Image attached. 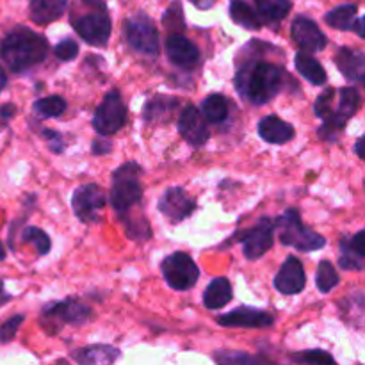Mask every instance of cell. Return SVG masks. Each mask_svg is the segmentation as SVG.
Here are the masks:
<instances>
[{
	"label": "cell",
	"mask_w": 365,
	"mask_h": 365,
	"mask_svg": "<svg viewBox=\"0 0 365 365\" xmlns=\"http://www.w3.org/2000/svg\"><path fill=\"white\" fill-rule=\"evenodd\" d=\"M291 38L303 52H321L327 48V34L309 16H296L291 25Z\"/></svg>",
	"instance_id": "12"
},
{
	"label": "cell",
	"mask_w": 365,
	"mask_h": 365,
	"mask_svg": "<svg viewBox=\"0 0 365 365\" xmlns=\"http://www.w3.org/2000/svg\"><path fill=\"white\" fill-rule=\"evenodd\" d=\"M43 135L50 141V148H52L53 153H61L64 148V141L63 135L56 130H43Z\"/></svg>",
	"instance_id": "40"
},
{
	"label": "cell",
	"mask_w": 365,
	"mask_h": 365,
	"mask_svg": "<svg viewBox=\"0 0 365 365\" xmlns=\"http://www.w3.org/2000/svg\"><path fill=\"white\" fill-rule=\"evenodd\" d=\"M353 31H356V34H359L360 38H365L364 18H362V16H356V21H355V27H353Z\"/></svg>",
	"instance_id": "45"
},
{
	"label": "cell",
	"mask_w": 365,
	"mask_h": 365,
	"mask_svg": "<svg viewBox=\"0 0 365 365\" xmlns=\"http://www.w3.org/2000/svg\"><path fill=\"white\" fill-rule=\"evenodd\" d=\"M257 13L264 21H282L291 11V0H255Z\"/></svg>",
	"instance_id": "29"
},
{
	"label": "cell",
	"mask_w": 365,
	"mask_h": 365,
	"mask_svg": "<svg viewBox=\"0 0 365 365\" xmlns=\"http://www.w3.org/2000/svg\"><path fill=\"white\" fill-rule=\"evenodd\" d=\"M202 114L210 123H223L228 118V100L220 93H212L202 102Z\"/></svg>",
	"instance_id": "28"
},
{
	"label": "cell",
	"mask_w": 365,
	"mask_h": 365,
	"mask_svg": "<svg viewBox=\"0 0 365 365\" xmlns=\"http://www.w3.org/2000/svg\"><path fill=\"white\" fill-rule=\"evenodd\" d=\"M163 24H164V27L171 32V34L185 31L184 9H182V4L178 2V0L171 2V6L168 7L166 13L163 14Z\"/></svg>",
	"instance_id": "34"
},
{
	"label": "cell",
	"mask_w": 365,
	"mask_h": 365,
	"mask_svg": "<svg viewBox=\"0 0 365 365\" xmlns=\"http://www.w3.org/2000/svg\"><path fill=\"white\" fill-rule=\"evenodd\" d=\"M11 298H13V296L6 291V287H4V282L0 280V307H4L6 303H9Z\"/></svg>",
	"instance_id": "44"
},
{
	"label": "cell",
	"mask_w": 365,
	"mask_h": 365,
	"mask_svg": "<svg viewBox=\"0 0 365 365\" xmlns=\"http://www.w3.org/2000/svg\"><path fill=\"white\" fill-rule=\"evenodd\" d=\"M356 13H359L356 4H342V6H337L335 9L328 11L324 14V21L331 29H337V31H353L356 21Z\"/></svg>",
	"instance_id": "27"
},
{
	"label": "cell",
	"mask_w": 365,
	"mask_h": 365,
	"mask_svg": "<svg viewBox=\"0 0 365 365\" xmlns=\"http://www.w3.org/2000/svg\"><path fill=\"white\" fill-rule=\"evenodd\" d=\"M334 100H335V89L327 88L319 96H317L316 103H314V113L317 118H324L327 114L331 113L334 109Z\"/></svg>",
	"instance_id": "38"
},
{
	"label": "cell",
	"mask_w": 365,
	"mask_h": 365,
	"mask_svg": "<svg viewBox=\"0 0 365 365\" xmlns=\"http://www.w3.org/2000/svg\"><path fill=\"white\" fill-rule=\"evenodd\" d=\"M178 132L182 138L191 146H203L209 141V127L205 123L202 110L196 109L195 106H185L178 116Z\"/></svg>",
	"instance_id": "14"
},
{
	"label": "cell",
	"mask_w": 365,
	"mask_h": 365,
	"mask_svg": "<svg viewBox=\"0 0 365 365\" xmlns=\"http://www.w3.org/2000/svg\"><path fill=\"white\" fill-rule=\"evenodd\" d=\"M7 84V77H6V71H4V68L0 66V91H2L4 88H6Z\"/></svg>",
	"instance_id": "47"
},
{
	"label": "cell",
	"mask_w": 365,
	"mask_h": 365,
	"mask_svg": "<svg viewBox=\"0 0 365 365\" xmlns=\"http://www.w3.org/2000/svg\"><path fill=\"white\" fill-rule=\"evenodd\" d=\"M93 317L91 309L75 298L46 303L41 310V327L46 334H59L66 324H84Z\"/></svg>",
	"instance_id": "6"
},
{
	"label": "cell",
	"mask_w": 365,
	"mask_h": 365,
	"mask_svg": "<svg viewBox=\"0 0 365 365\" xmlns=\"http://www.w3.org/2000/svg\"><path fill=\"white\" fill-rule=\"evenodd\" d=\"M50 45L43 34L29 27H16L0 39V61L14 73L38 66L48 56Z\"/></svg>",
	"instance_id": "2"
},
{
	"label": "cell",
	"mask_w": 365,
	"mask_h": 365,
	"mask_svg": "<svg viewBox=\"0 0 365 365\" xmlns=\"http://www.w3.org/2000/svg\"><path fill=\"white\" fill-rule=\"evenodd\" d=\"M339 273L335 269L334 264L330 260H321L319 267H317V277H316V285L323 294H328L330 291H334L339 285Z\"/></svg>",
	"instance_id": "32"
},
{
	"label": "cell",
	"mask_w": 365,
	"mask_h": 365,
	"mask_svg": "<svg viewBox=\"0 0 365 365\" xmlns=\"http://www.w3.org/2000/svg\"><path fill=\"white\" fill-rule=\"evenodd\" d=\"M289 73L282 66L267 61H248L235 73V88L253 106L271 102L284 89Z\"/></svg>",
	"instance_id": "1"
},
{
	"label": "cell",
	"mask_w": 365,
	"mask_h": 365,
	"mask_svg": "<svg viewBox=\"0 0 365 365\" xmlns=\"http://www.w3.org/2000/svg\"><path fill=\"white\" fill-rule=\"evenodd\" d=\"M189 2L195 4V6L198 7V9L207 11V9H210V7H212L214 4L217 2V0H189Z\"/></svg>",
	"instance_id": "43"
},
{
	"label": "cell",
	"mask_w": 365,
	"mask_h": 365,
	"mask_svg": "<svg viewBox=\"0 0 365 365\" xmlns=\"http://www.w3.org/2000/svg\"><path fill=\"white\" fill-rule=\"evenodd\" d=\"M14 114H16V106L14 103H4V106H0V128L9 123L14 118Z\"/></svg>",
	"instance_id": "41"
},
{
	"label": "cell",
	"mask_w": 365,
	"mask_h": 365,
	"mask_svg": "<svg viewBox=\"0 0 365 365\" xmlns=\"http://www.w3.org/2000/svg\"><path fill=\"white\" fill-rule=\"evenodd\" d=\"M110 148H113V145H110L109 139H106V135H102V138L95 139L91 145V150L95 155H103V153H109Z\"/></svg>",
	"instance_id": "42"
},
{
	"label": "cell",
	"mask_w": 365,
	"mask_h": 365,
	"mask_svg": "<svg viewBox=\"0 0 365 365\" xmlns=\"http://www.w3.org/2000/svg\"><path fill=\"white\" fill-rule=\"evenodd\" d=\"M334 63L337 64L339 71L351 82L365 81V56L362 50L341 46L335 52Z\"/></svg>",
	"instance_id": "18"
},
{
	"label": "cell",
	"mask_w": 365,
	"mask_h": 365,
	"mask_svg": "<svg viewBox=\"0 0 365 365\" xmlns=\"http://www.w3.org/2000/svg\"><path fill=\"white\" fill-rule=\"evenodd\" d=\"M53 56L59 61H64V63L66 61H73L78 56V43L75 39L64 38L63 41H59L53 46Z\"/></svg>",
	"instance_id": "37"
},
{
	"label": "cell",
	"mask_w": 365,
	"mask_h": 365,
	"mask_svg": "<svg viewBox=\"0 0 365 365\" xmlns=\"http://www.w3.org/2000/svg\"><path fill=\"white\" fill-rule=\"evenodd\" d=\"M127 123V106L118 89H110L103 102L96 107L93 116V128L98 135H114Z\"/></svg>",
	"instance_id": "8"
},
{
	"label": "cell",
	"mask_w": 365,
	"mask_h": 365,
	"mask_svg": "<svg viewBox=\"0 0 365 365\" xmlns=\"http://www.w3.org/2000/svg\"><path fill=\"white\" fill-rule=\"evenodd\" d=\"M107 205L106 192L96 184H84L77 187L71 196V207L82 223L93 225L102 220V212Z\"/></svg>",
	"instance_id": "11"
},
{
	"label": "cell",
	"mask_w": 365,
	"mask_h": 365,
	"mask_svg": "<svg viewBox=\"0 0 365 365\" xmlns=\"http://www.w3.org/2000/svg\"><path fill=\"white\" fill-rule=\"evenodd\" d=\"M234 298V291H232V284L228 278L217 277L207 285L205 292H203V305L209 310H220L227 307Z\"/></svg>",
	"instance_id": "24"
},
{
	"label": "cell",
	"mask_w": 365,
	"mask_h": 365,
	"mask_svg": "<svg viewBox=\"0 0 365 365\" xmlns=\"http://www.w3.org/2000/svg\"><path fill=\"white\" fill-rule=\"evenodd\" d=\"M364 235L365 232L360 230L359 234L353 235V237H344L341 241V259H339V266H341L342 269L346 271L364 269V260H365Z\"/></svg>",
	"instance_id": "20"
},
{
	"label": "cell",
	"mask_w": 365,
	"mask_h": 365,
	"mask_svg": "<svg viewBox=\"0 0 365 365\" xmlns=\"http://www.w3.org/2000/svg\"><path fill=\"white\" fill-rule=\"evenodd\" d=\"M32 109L41 118H57L66 110V100L63 96H46V98H38L32 103Z\"/></svg>",
	"instance_id": "31"
},
{
	"label": "cell",
	"mask_w": 365,
	"mask_h": 365,
	"mask_svg": "<svg viewBox=\"0 0 365 365\" xmlns=\"http://www.w3.org/2000/svg\"><path fill=\"white\" fill-rule=\"evenodd\" d=\"M71 359L82 365H109L120 359V349L109 344H93L73 351Z\"/></svg>",
	"instance_id": "22"
},
{
	"label": "cell",
	"mask_w": 365,
	"mask_h": 365,
	"mask_svg": "<svg viewBox=\"0 0 365 365\" xmlns=\"http://www.w3.org/2000/svg\"><path fill=\"white\" fill-rule=\"evenodd\" d=\"M123 38L127 45L141 56L155 57L159 53V32L145 13H138L125 20Z\"/></svg>",
	"instance_id": "7"
},
{
	"label": "cell",
	"mask_w": 365,
	"mask_h": 365,
	"mask_svg": "<svg viewBox=\"0 0 365 365\" xmlns=\"http://www.w3.org/2000/svg\"><path fill=\"white\" fill-rule=\"evenodd\" d=\"M21 242H27L36 248L39 255H46L52 248V241H50L48 234L38 227H25L20 234Z\"/></svg>",
	"instance_id": "33"
},
{
	"label": "cell",
	"mask_w": 365,
	"mask_h": 365,
	"mask_svg": "<svg viewBox=\"0 0 365 365\" xmlns=\"http://www.w3.org/2000/svg\"><path fill=\"white\" fill-rule=\"evenodd\" d=\"M360 107V91L356 88H341L339 89V102L337 107L334 106V109L337 114L344 116L346 120H349L351 116H355V113Z\"/></svg>",
	"instance_id": "30"
},
{
	"label": "cell",
	"mask_w": 365,
	"mask_h": 365,
	"mask_svg": "<svg viewBox=\"0 0 365 365\" xmlns=\"http://www.w3.org/2000/svg\"><path fill=\"white\" fill-rule=\"evenodd\" d=\"M230 18L234 20V24L241 25L242 29H248V31H259L264 25L262 16L255 9H252V6L246 4L245 0H232Z\"/></svg>",
	"instance_id": "26"
},
{
	"label": "cell",
	"mask_w": 365,
	"mask_h": 365,
	"mask_svg": "<svg viewBox=\"0 0 365 365\" xmlns=\"http://www.w3.org/2000/svg\"><path fill=\"white\" fill-rule=\"evenodd\" d=\"M234 239L242 245V252L248 260H257L266 255L274 242V221L271 217H260L252 228L235 232Z\"/></svg>",
	"instance_id": "10"
},
{
	"label": "cell",
	"mask_w": 365,
	"mask_h": 365,
	"mask_svg": "<svg viewBox=\"0 0 365 365\" xmlns=\"http://www.w3.org/2000/svg\"><path fill=\"white\" fill-rule=\"evenodd\" d=\"M71 27L82 41L91 46H106L109 43L113 24L106 0H77L70 14Z\"/></svg>",
	"instance_id": "3"
},
{
	"label": "cell",
	"mask_w": 365,
	"mask_h": 365,
	"mask_svg": "<svg viewBox=\"0 0 365 365\" xmlns=\"http://www.w3.org/2000/svg\"><path fill=\"white\" fill-rule=\"evenodd\" d=\"M160 271L166 284L175 291H189L195 287L200 278L198 266L185 252H175L168 255L160 264Z\"/></svg>",
	"instance_id": "9"
},
{
	"label": "cell",
	"mask_w": 365,
	"mask_h": 365,
	"mask_svg": "<svg viewBox=\"0 0 365 365\" xmlns=\"http://www.w3.org/2000/svg\"><path fill=\"white\" fill-rule=\"evenodd\" d=\"M159 210L166 217H170L173 223L187 220L196 210V200L187 195V191L182 187H170L163 192L159 200Z\"/></svg>",
	"instance_id": "13"
},
{
	"label": "cell",
	"mask_w": 365,
	"mask_h": 365,
	"mask_svg": "<svg viewBox=\"0 0 365 365\" xmlns=\"http://www.w3.org/2000/svg\"><path fill=\"white\" fill-rule=\"evenodd\" d=\"M68 0H31L29 14L38 25H48L66 13Z\"/></svg>",
	"instance_id": "23"
},
{
	"label": "cell",
	"mask_w": 365,
	"mask_h": 365,
	"mask_svg": "<svg viewBox=\"0 0 365 365\" xmlns=\"http://www.w3.org/2000/svg\"><path fill=\"white\" fill-rule=\"evenodd\" d=\"M164 48H166L168 59H170V63L175 64V66L184 68V70H192V68L198 66V46H196L191 39L182 36L180 32H175V34L168 36L166 43H164Z\"/></svg>",
	"instance_id": "15"
},
{
	"label": "cell",
	"mask_w": 365,
	"mask_h": 365,
	"mask_svg": "<svg viewBox=\"0 0 365 365\" xmlns=\"http://www.w3.org/2000/svg\"><path fill=\"white\" fill-rule=\"evenodd\" d=\"M143 170L138 163H125L113 173V184H110L109 203L116 214H127L135 203L141 202Z\"/></svg>",
	"instance_id": "5"
},
{
	"label": "cell",
	"mask_w": 365,
	"mask_h": 365,
	"mask_svg": "<svg viewBox=\"0 0 365 365\" xmlns=\"http://www.w3.org/2000/svg\"><path fill=\"white\" fill-rule=\"evenodd\" d=\"M259 135L269 145H285L294 139L296 130L291 123L271 114L259 121Z\"/></svg>",
	"instance_id": "19"
},
{
	"label": "cell",
	"mask_w": 365,
	"mask_h": 365,
	"mask_svg": "<svg viewBox=\"0 0 365 365\" xmlns=\"http://www.w3.org/2000/svg\"><path fill=\"white\" fill-rule=\"evenodd\" d=\"M273 221L274 230H278V239L284 246L303 253L317 252L327 246V239L323 235L303 225L298 209H287Z\"/></svg>",
	"instance_id": "4"
},
{
	"label": "cell",
	"mask_w": 365,
	"mask_h": 365,
	"mask_svg": "<svg viewBox=\"0 0 365 365\" xmlns=\"http://www.w3.org/2000/svg\"><path fill=\"white\" fill-rule=\"evenodd\" d=\"M273 284L274 289H277L280 294H299L307 285V277L302 260L296 259V257H289V259L282 264L280 271H278L277 277H274Z\"/></svg>",
	"instance_id": "17"
},
{
	"label": "cell",
	"mask_w": 365,
	"mask_h": 365,
	"mask_svg": "<svg viewBox=\"0 0 365 365\" xmlns=\"http://www.w3.org/2000/svg\"><path fill=\"white\" fill-rule=\"evenodd\" d=\"M24 321H25L24 314H16V316L9 317V319H7L6 323L0 327V342H2V344H6V342L13 341V339L16 337L18 330H20V327Z\"/></svg>",
	"instance_id": "39"
},
{
	"label": "cell",
	"mask_w": 365,
	"mask_h": 365,
	"mask_svg": "<svg viewBox=\"0 0 365 365\" xmlns=\"http://www.w3.org/2000/svg\"><path fill=\"white\" fill-rule=\"evenodd\" d=\"M294 64H296V70L299 71V75H302L303 78H307L310 84L314 86L327 84V78H328L327 71H324V68L321 66L319 61H317L316 57L310 56V53L303 52V50L296 53Z\"/></svg>",
	"instance_id": "25"
},
{
	"label": "cell",
	"mask_w": 365,
	"mask_h": 365,
	"mask_svg": "<svg viewBox=\"0 0 365 365\" xmlns=\"http://www.w3.org/2000/svg\"><path fill=\"white\" fill-rule=\"evenodd\" d=\"M214 362L225 364V365H253V364H264L267 360L260 359V356H252L245 351H216L212 355Z\"/></svg>",
	"instance_id": "35"
},
{
	"label": "cell",
	"mask_w": 365,
	"mask_h": 365,
	"mask_svg": "<svg viewBox=\"0 0 365 365\" xmlns=\"http://www.w3.org/2000/svg\"><path fill=\"white\" fill-rule=\"evenodd\" d=\"M364 143H365L364 135L362 138L356 139V143H355V153L360 157V159H364Z\"/></svg>",
	"instance_id": "46"
},
{
	"label": "cell",
	"mask_w": 365,
	"mask_h": 365,
	"mask_svg": "<svg viewBox=\"0 0 365 365\" xmlns=\"http://www.w3.org/2000/svg\"><path fill=\"white\" fill-rule=\"evenodd\" d=\"M294 364H335V359L328 351L323 349H310V351H302L291 355Z\"/></svg>",
	"instance_id": "36"
},
{
	"label": "cell",
	"mask_w": 365,
	"mask_h": 365,
	"mask_svg": "<svg viewBox=\"0 0 365 365\" xmlns=\"http://www.w3.org/2000/svg\"><path fill=\"white\" fill-rule=\"evenodd\" d=\"M4 259H6V250H4L2 242H0V260H4Z\"/></svg>",
	"instance_id": "48"
},
{
	"label": "cell",
	"mask_w": 365,
	"mask_h": 365,
	"mask_svg": "<svg viewBox=\"0 0 365 365\" xmlns=\"http://www.w3.org/2000/svg\"><path fill=\"white\" fill-rule=\"evenodd\" d=\"M178 98L168 95H155L145 103L143 107V120L146 123H166L171 116H173L175 109L178 107Z\"/></svg>",
	"instance_id": "21"
},
{
	"label": "cell",
	"mask_w": 365,
	"mask_h": 365,
	"mask_svg": "<svg viewBox=\"0 0 365 365\" xmlns=\"http://www.w3.org/2000/svg\"><path fill=\"white\" fill-rule=\"evenodd\" d=\"M217 323L227 328H269L273 327L274 317L255 307H239L237 310L217 317Z\"/></svg>",
	"instance_id": "16"
}]
</instances>
